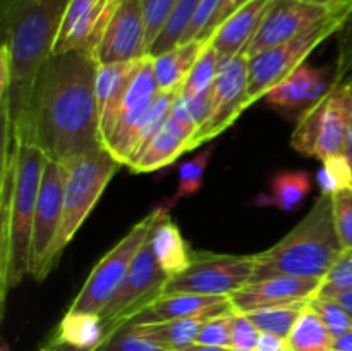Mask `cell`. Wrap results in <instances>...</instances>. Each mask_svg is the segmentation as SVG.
<instances>
[{"label": "cell", "mask_w": 352, "mask_h": 351, "mask_svg": "<svg viewBox=\"0 0 352 351\" xmlns=\"http://www.w3.org/2000/svg\"><path fill=\"white\" fill-rule=\"evenodd\" d=\"M98 62L85 50L52 54L34 83L21 140L38 145L48 160L64 162L103 147L96 102Z\"/></svg>", "instance_id": "6da1fadb"}, {"label": "cell", "mask_w": 352, "mask_h": 351, "mask_svg": "<svg viewBox=\"0 0 352 351\" xmlns=\"http://www.w3.org/2000/svg\"><path fill=\"white\" fill-rule=\"evenodd\" d=\"M71 0H0V109L19 131L41 65L54 52Z\"/></svg>", "instance_id": "7a4b0ae2"}, {"label": "cell", "mask_w": 352, "mask_h": 351, "mask_svg": "<svg viewBox=\"0 0 352 351\" xmlns=\"http://www.w3.org/2000/svg\"><path fill=\"white\" fill-rule=\"evenodd\" d=\"M48 157L38 145L19 138L14 178L0 181V299L31 270V237L38 191Z\"/></svg>", "instance_id": "3957f363"}, {"label": "cell", "mask_w": 352, "mask_h": 351, "mask_svg": "<svg viewBox=\"0 0 352 351\" xmlns=\"http://www.w3.org/2000/svg\"><path fill=\"white\" fill-rule=\"evenodd\" d=\"M342 251L333 220L332 195L320 193L298 226L274 246L254 255L250 284L278 275L325 279Z\"/></svg>", "instance_id": "277c9868"}, {"label": "cell", "mask_w": 352, "mask_h": 351, "mask_svg": "<svg viewBox=\"0 0 352 351\" xmlns=\"http://www.w3.org/2000/svg\"><path fill=\"white\" fill-rule=\"evenodd\" d=\"M120 162L107 150L98 147L91 151L64 162V212L54 246V267L62 251L72 241L79 227L85 224L96 202L112 181L113 174L120 169Z\"/></svg>", "instance_id": "5b68a950"}, {"label": "cell", "mask_w": 352, "mask_h": 351, "mask_svg": "<svg viewBox=\"0 0 352 351\" xmlns=\"http://www.w3.org/2000/svg\"><path fill=\"white\" fill-rule=\"evenodd\" d=\"M352 17V0L337 3L323 19L309 26L298 36L280 45L267 48L250 57V100L251 103L265 98L274 86L305 64L306 57L327 38L346 28Z\"/></svg>", "instance_id": "8992f818"}, {"label": "cell", "mask_w": 352, "mask_h": 351, "mask_svg": "<svg viewBox=\"0 0 352 351\" xmlns=\"http://www.w3.org/2000/svg\"><path fill=\"white\" fill-rule=\"evenodd\" d=\"M158 210L160 209H155L144 219L134 224L129 233L112 250L103 255L102 260L93 267L91 274L88 275L74 301L71 303L69 312L96 313V315L102 313L110 299L117 295L127 272H129L134 257L150 236L151 227L158 217Z\"/></svg>", "instance_id": "52a82bcc"}, {"label": "cell", "mask_w": 352, "mask_h": 351, "mask_svg": "<svg viewBox=\"0 0 352 351\" xmlns=\"http://www.w3.org/2000/svg\"><path fill=\"white\" fill-rule=\"evenodd\" d=\"M352 110L344 85L333 86L318 103L306 110L296 126L291 147L308 157L327 160L346 153V141Z\"/></svg>", "instance_id": "ba28073f"}, {"label": "cell", "mask_w": 352, "mask_h": 351, "mask_svg": "<svg viewBox=\"0 0 352 351\" xmlns=\"http://www.w3.org/2000/svg\"><path fill=\"white\" fill-rule=\"evenodd\" d=\"M254 272V255L210 253L195 251L192 262L184 272L167 281L164 295H189L203 296H230L237 289L250 284Z\"/></svg>", "instance_id": "9c48e42d"}, {"label": "cell", "mask_w": 352, "mask_h": 351, "mask_svg": "<svg viewBox=\"0 0 352 351\" xmlns=\"http://www.w3.org/2000/svg\"><path fill=\"white\" fill-rule=\"evenodd\" d=\"M167 281L168 275L160 268L157 257L151 250L150 240H146L134 257L129 272H127L117 295L100 313V319L105 326L107 337L113 330L129 323L138 313L143 312L155 299L164 296Z\"/></svg>", "instance_id": "30bf717a"}, {"label": "cell", "mask_w": 352, "mask_h": 351, "mask_svg": "<svg viewBox=\"0 0 352 351\" xmlns=\"http://www.w3.org/2000/svg\"><path fill=\"white\" fill-rule=\"evenodd\" d=\"M248 88H250V55L243 52L234 57L222 58L219 62V71L213 83V100H215L213 112L208 120L192 134L186 145V151L201 147L203 143L222 134L236 123L237 117L248 107L253 105Z\"/></svg>", "instance_id": "8fae6325"}, {"label": "cell", "mask_w": 352, "mask_h": 351, "mask_svg": "<svg viewBox=\"0 0 352 351\" xmlns=\"http://www.w3.org/2000/svg\"><path fill=\"white\" fill-rule=\"evenodd\" d=\"M64 212V169L62 164L47 160L40 191L31 237V270L36 281H43L54 268V246L57 241Z\"/></svg>", "instance_id": "7c38bea8"}, {"label": "cell", "mask_w": 352, "mask_h": 351, "mask_svg": "<svg viewBox=\"0 0 352 351\" xmlns=\"http://www.w3.org/2000/svg\"><path fill=\"white\" fill-rule=\"evenodd\" d=\"M158 93H160V88H158L157 76H155L153 58L151 55H144L129 88H127L116 129L105 145L107 150L122 165H127L129 158L133 157L138 131H140L144 116L153 105Z\"/></svg>", "instance_id": "4fadbf2b"}, {"label": "cell", "mask_w": 352, "mask_h": 351, "mask_svg": "<svg viewBox=\"0 0 352 351\" xmlns=\"http://www.w3.org/2000/svg\"><path fill=\"white\" fill-rule=\"evenodd\" d=\"M93 55L98 64L138 61L146 55L143 0H119L116 3Z\"/></svg>", "instance_id": "5bb4252c"}, {"label": "cell", "mask_w": 352, "mask_h": 351, "mask_svg": "<svg viewBox=\"0 0 352 351\" xmlns=\"http://www.w3.org/2000/svg\"><path fill=\"white\" fill-rule=\"evenodd\" d=\"M336 6L323 7L298 2V0H274L246 54L253 57L267 48L298 36L309 26L323 19Z\"/></svg>", "instance_id": "9a60e30c"}, {"label": "cell", "mask_w": 352, "mask_h": 351, "mask_svg": "<svg viewBox=\"0 0 352 351\" xmlns=\"http://www.w3.org/2000/svg\"><path fill=\"white\" fill-rule=\"evenodd\" d=\"M336 85H339L336 65L311 67L305 62L284 81L274 86L267 93L265 100L280 112L299 114L301 117Z\"/></svg>", "instance_id": "2e32d148"}, {"label": "cell", "mask_w": 352, "mask_h": 351, "mask_svg": "<svg viewBox=\"0 0 352 351\" xmlns=\"http://www.w3.org/2000/svg\"><path fill=\"white\" fill-rule=\"evenodd\" d=\"M119 0H71L52 54L85 50L93 54Z\"/></svg>", "instance_id": "e0dca14e"}, {"label": "cell", "mask_w": 352, "mask_h": 351, "mask_svg": "<svg viewBox=\"0 0 352 351\" xmlns=\"http://www.w3.org/2000/svg\"><path fill=\"white\" fill-rule=\"evenodd\" d=\"M323 279L278 275L251 282L229 296L232 306L239 313L256 312L270 306L289 305L296 301H309L318 296Z\"/></svg>", "instance_id": "ac0fdd59"}, {"label": "cell", "mask_w": 352, "mask_h": 351, "mask_svg": "<svg viewBox=\"0 0 352 351\" xmlns=\"http://www.w3.org/2000/svg\"><path fill=\"white\" fill-rule=\"evenodd\" d=\"M143 58V57H141ZM141 58L117 64H100L96 74V102L100 114V136L103 147L112 136L119 120L127 88L141 64Z\"/></svg>", "instance_id": "d6986e66"}, {"label": "cell", "mask_w": 352, "mask_h": 351, "mask_svg": "<svg viewBox=\"0 0 352 351\" xmlns=\"http://www.w3.org/2000/svg\"><path fill=\"white\" fill-rule=\"evenodd\" d=\"M272 2L274 0H250L217 28L210 43L217 50L220 61L248 50Z\"/></svg>", "instance_id": "ffe728a7"}, {"label": "cell", "mask_w": 352, "mask_h": 351, "mask_svg": "<svg viewBox=\"0 0 352 351\" xmlns=\"http://www.w3.org/2000/svg\"><path fill=\"white\" fill-rule=\"evenodd\" d=\"M234 312L232 301L219 303L213 308L199 313V315L186 317V319L168 320V322H157V323H129L138 334L150 339L157 346L164 348L167 351H181L184 348L191 346L198 339V334L201 327L213 317L223 315V313Z\"/></svg>", "instance_id": "44dd1931"}, {"label": "cell", "mask_w": 352, "mask_h": 351, "mask_svg": "<svg viewBox=\"0 0 352 351\" xmlns=\"http://www.w3.org/2000/svg\"><path fill=\"white\" fill-rule=\"evenodd\" d=\"M158 209H160L158 217L151 227L148 240H150L151 250L157 257L158 265L170 279L184 272L191 265L195 251L189 248V243L182 236L181 227L172 219L170 212H168L170 209H167L165 205L158 206Z\"/></svg>", "instance_id": "7402d4cb"}, {"label": "cell", "mask_w": 352, "mask_h": 351, "mask_svg": "<svg viewBox=\"0 0 352 351\" xmlns=\"http://www.w3.org/2000/svg\"><path fill=\"white\" fill-rule=\"evenodd\" d=\"M195 131L184 124L168 117L157 136L150 141L146 148L136 158L127 164L133 172H153L162 167L174 164L186 151V145L191 140Z\"/></svg>", "instance_id": "603a6c76"}, {"label": "cell", "mask_w": 352, "mask_h": 351, "mask_svg": "<svg viewBox=\"0 0 352 351\" xmlns=\"http://www.w3.org/2000/svg\"><path fill=\"white\" fill-rule=\"evenodd\" d=\"M226 299H229V296H203L189 295V292L164 295L155 299L143 312L138 313L129 323H157L175 319H186V317L199 315V313L213 308V306L226 301Z\"/></svg>", "instance_id": "cb8c5ba5"}, {"label": "cell", "mask_w": 352, "mask_h": 351, "mask_svg": "<svg viewBox=\"0 0 352 351\" xmlns=\"http://www.w3.org/2000/svg\"><path fill=\"white\" fill-rule=\"evenodd\" d=\"M206 43L208 41L191 40L186 41V43H179L177 47L170 48L164 54L151 57L158 88L162 93L175 92V89L182 88L186 78L189 76L192 65L196 64Z\"/></svg>", "instance_id": "d4e9b609"}, {"label": "cell", "mask_w": 352, "mask_h": 351, "mask_svg": "<svg viewBox=\"0 0 352 351\" xmlns=\"http://www.w3.org/2000/svg\"><path fill=\"white\" fill-rule=\"evenodd\" d=\"M311 176L306 171H280L272 178L270 188L256 198V205H268L284 212L299 209L311 191Z\"/></svg>", "instance_id": "484cf974"}, {"label": "cell", "mask_w": 352, "mask_h": 351, "mask_svg": "<svg viewBox=\"0 0 352 351\" xmlns=\"http://www.w3.org/2000/svg\"><path fill=\"white\" fill-rule=\"evenodd\" d=\"M54 336L64 343L81 348V350L98 351L100 346L105 343L107 330L102 319L96 313L69 312L67 310Z\"/></svg>", "instance_id": "4316f807"}, {"label": "cell", "mask_w": 352, "mask_h": 351, "mask_svg": "<svg viewBox=\"0 0 352 351\" xmlns=\"http://www.w3.org/2000/svg\"><path fill=\"white\" fill-rule=\"evenodd\" d=\"M285 341L291 351H332L333 348V336L309 303Z\"/></svg>", "instance_id": "83f0119b"}, {"label": "cell", "mask_w": 352, "mask_h": 351, "mask_svg": "<svg viewBox=\"0 0 352 351\" xmlns=\"http://www.w3.org/2000/svg\"><path fill=\"white\" fill-rule=\"evenodd\" d=\"M201 2L203 0H179L174 12L168 17L167 24H165L164 30L160 31L157 40L153 41L151 48L148 50V55L155 57V55H160L164 52L170 50V48L177 47L184 40Z\"/></svg>", "instance_id": "f1b7e54d"}, {"label": "cell", "mask_w": 352, "mask_h": 351, "mask_svg": "<svg viewBox=\"0 0 352 351\" xmlns=\"http://www.w3.org/2000/svg\"><path fill=\"white\" fill-rule=\"evenodd\" d=\"M308 303L309 301H296L289 303V305L270 306V308H261L256 310V312H250L246 315L256 326V329L260 332L275 334V336L287 339L292 327L296 326L299 315L308 306Z\"/></svg>", "instance_id": "f546056e"}, {"label": "cell", "mask_w": 352, "mask_h": 351, "mask_svg": "<svg viewBox=\"0 0 352 351\" xmlns=\"http://www.w3.org/2000/svg\"><path fill=\"white\" fill-rule=\"evenodd\" d=\"M213 155V148L206 147L203 148L199 153H196L191 160L184 162L179 169V182H177V189H175L174 196L168 200V203L165 206L170 209L172 205L179 202V200L189 198V196L196 195L201 188L203 182V176H205L206 167H208V162Z\"/></svg>", "instance_id": "4dcf8cb0"}, {"label": "cell", "mask_w": 352, "mask_h": 351, "mask_svg": "<svg viewBox=\"0 0 352 351\" xmlns=\"http://www.w3.org/2000/svg\"><path fill=\"white\" fill-rule=\"evenodd\" d=\"M219 54H217L213 45L208 41L206 47L203 48L201 55L198 57V61H196V64L192 65L189 76L186 78L184 85L181 88V95L192 96L212 88L213 83H215L217 71H219Z\"/></svg>", "instance_id": "1f68e13d"}, {"label": "cell", "mask_w": 352, "mask_h": 351, "mask_svg": "<svg viewBox=\"0 0 352 351\" xmlns=\"http://www.w3.org/2000/svg\"><path fill=\"white\" fill-rule=\"evenodd\" d=\"M309 306L318 313L333 337H339L352 330V315L337 299L315 296L309 299Z\"/></svg>", "instance_id": "d6a6232c"}, {"label": "cell", "mask_w": 352, "mask_h": 351, "mask_svg": "<svg viewBox=\"0 0 352 351\" xmlns=\"http://www.w3.org/2000/svg\"><path fill=\"white\" fill-rule=\"evenodd\" d=\"M318 186L322 195H333L339 189L352 186V165L346 153L323 160L318 172Z\"/></svg>", "instance_id": "836d02e7"}, {"label": "cell", "mask_w": 352, "mask_h": 351, "mask_svg": "<svg viewBox=\"0 0 352 351\" xmlns=\"http://www.w3.org/2000/svg\"><path fill=\"white\" fill-rule=\"evenodd\" d=\"M333 220L344 250H352V186L332 195Z\"/></svg>", "instance_id": "e575fe53"}, {"label": "cell", "mask_w": 352, "mask_h": 351, "mask_svg": "<svg viewBox=\"0 0 352 351\" xmlns=\"http://www.w3.org/2000/svg\"><path fill=\"white\" fill-rule=\"evenodd\" d=\"M100 351H167L157 346L150 339L138 334L129 323L122 326L120 329L113 330L105 343L100 346Z\"/></svg>", "instance_id": "d590c367"}, {"label": "cell", "mask_w": 352, "mask_h": 351, "mask_svg": "<svg viewBox=\"0 0 352 351\" xmlns=\"http://www.w3.org/2000/svg\"><path fill=\"white\" fill-rule=\"evenodd\" d=\"M179 0H143L144 21H146V55L153 41L164 30L168 17L174 12Z\"/></svg>", "instance_id": "8d00e7d4"}, {"label": "cell", "mask_w": 352, "mask_h": 351, "mask_svg": "<svg viewBox=\"0 0 352 351\" xmlns=\"http://www.w3.org/2000/svg\"><path fill=\"white\" fill-rule=\"evenodd\" d=\"M352 288V250H344L329 274L323 279L318 296H332Z\"/></svg>", "instance_id": "74e56055"}, {"label": "cell", "mask_w": 352, "mask_h": 351, "mask_svg": "<svg viewBox=\"0 0 352 351\" xmlns=\"http://www.w3.org/2000/svg\"><path fill=\"white\" fill-rule=\"evenodd\" d=\"M234 315H236V310L210 319L199 330L196 344L230 348V332H232Z\"/></svg>", "instance_id": "f35d334b"}, {"label": "cell", "mask_w": 352, "mask_h": 351, "mask_svg": "<svg viewBox=\"0 0 352 351\" xmlns=\"http://www.w3.org/2000/svg\"><path fill=\"white\" fill-rule=\"evenodd\" d=\"M260 330L248 319L246 313L236 312L230 332V348L234 351H256Z\"/></svg>", "instance_id": "ab89813d"}, {"label": "cell", "mask_w": 352, "mask_h": 351, "mask_svg": "<svg viewBox=\"0 0 352 351\" xmlns=\"http://www.w3.org/2000/svg\"><path fill=\"white\" fill-rule=\"evenodd\" d=\"M181 98L184 102L189 117L195 123L196 131H198V127H201L213 112V105H215V100H213V86L210 89L198 93V95H181Z\"/></svg>", "instance_id": "60d3db41"}, {"label": "cell", "mask_w": 352, "mask_h": 351, "mask_svg": "<svg viewBox=\"0 0 352 351\" xmlns=\"http://www.w3.org/2000/svg\"><path fill=\"white\" fill-rule=\"evenodd\" d=\"M336 69L339 83H346V79L352 76V17L340 34Z\"/></svg>", "instance_id": "b9f144b4"}, {"label": "cell", "mask_w": 352, "mask_h": 351, "mask_svg": "<svg viewBox=\"0 0 352 351\" xmlns=\"http://www.w3.org/2000/svg\"><path fill=\"white\" fill-rule=\"evenodd\" d=\"M248 2H250V0H223L222 6H220V9H219V12H217L215 19L212 21L210 28H208V30H206L205 38H203V40L210 41V38H212V34L215 33L217 28H219L220 24H222L223 21L227 19V17L232 16V14L236 12L237 9H239V7H243L244 3H248Z\"/></svg>", "instance_id": "7bdbcfd3"}, {"label": "cell", "mask_w": 352, "mask_h": 351, "mask_svg": "<svg viewBox=\"0 0 352 351\" xmlns=\"http://www.w3.org/2000/svg\"><path fill=\"white\" fill-rule=\"evenodd\" d=\"M287 350V341L284 337H278L275 334L261 332L258 339L256 351H285Z\"/></svg>", "instance_id": "ee69618b"}, {"label": "cell", "mask_w": 352, "mask_h": 351, "mask_svg": "<svg viewBox=\"0 0 352 351\" xmlns=\"http://www.w3.org/2000/svg\"><path fill=\"white\" fill-rule=\"evenodd\" d=\"M40 351H91V350H81V348H76L72 346V344L64 343V341H60L58 337L54 336L43 348H41Z\"/></svg>", "instance_id": "f6af8a7d"}, {"label": "cell", "mask_w": 352, "mask_h": 351, "mask_svg": "<svg viewBox=\"0 0 352 351\" xmlns=\"http://www.w3.org/2000/svg\"><path fill=\"white\" fill-rule=\"evenodd\" d=\"M332 351H352V330L339 337H333Z\"/></svg>", "instance_id": "bcb514c9"}, {"label": "cell", "mask_w": 352, "mask_h": 351, "mask_svg": "<svg viewBox=\"0 0 352 351\" xmlns=\"http://www.w3.org/2000/svg\"><path fill=\"white\" fill-rule=\"evenodd\" d=\"M325 298L337 299V301H339L340 305H342L344 308H346L347 312H349L351 315H352V288L351 289H346V291L336 292V295H332V296H325Z\"/></svg>", "instance_id": "7dc6e473"}, {"label": "cell", "mask_w": 352, "mask_h": 351, "mask_svg": "<svg viewBox=\"0 0 352 351\" xmlns=\"http://www.w3.org/2000/svg\"><path fill=\"white\" fill-rule=\"evenodd\" d=\"M181 351H234L232 348H220V346H205V344H191Z\"/></svg>", "instance_id": "c3c4849f"}, {"label": "cell", "mask_w": 352, "mask_h": 351, "mask_svg": "<svg viewBox=\"0 0 352 351\" xmlns=\"http://www.w3.org/2000/svg\"><path fill=\"white\" fill-rule=\"evenodd\" d=\"M298 2H306V3H313V6H323V7H332L336 3L342 2V0H298Z\"/></svg>", "instance_id": "681fc988"}, {"label": "cell", "mask_w": 352, "mask_h": 351, "mask_svg": "<svg viewBox=\"0 0 352 351\" xmlns=\"http://www.w3.org/2000/svg\"><path fill=\"white\" fill-rule=\"evenodd\" d=\"M346 157L349 158L352 165V120L349 124V131H347V141H346Z\"/></svg>", "instance_id": "f907efd6"}, {"label": "cell", "mask_w": 352, "mask_h": 351, "mask_svg": "<svg viewBox=\"0 0 352 351\" xmlns=\"http://www.w3.org/2000/svg\"><path fill=\"white\" fill-rule=\"evenodd\" d=\"M342 85H344V92H346V96H347V100H349V105H351V110H352V79H351V81L342 83Z\"/></svg>", "instance_id": "816d5d0a"}, {"label": "cell", "mask_w": 352, "mask_h": 351, "mask_svg": "<svg viewBox=\"0 0 352 351\" xmlns=\"http://www.w3.org/2000/svg\"><path fill=\"white\" fill-rule=\"evenodd\" d=\"M0 351H10L9 344H7V343H6V341H3V343H2V348H0Z\"/></svg>", "instance_id": "f5cc1de1"}, {"label": "cell", "mask_w": 352, "mask_h": 351, "mask_svg": "<svg viewBox=\"0 0 352 351\" xmlns=\"http://www.w3.org/2000/svg\"><path fill=\"white\" fill-rule=\"evenodd\" d=\"M285 351H291V350H289V348H287V350H285Z\"/></svg>", "instance_id": "db71d44e"}, {"label": "cell", "mask_w": 352, "mask_h": 351, "mask_svg": "<svg viewBox=\"0 0 352 351\" xmlns=\"http://www.w3.org/2000/svg\"><path fill=\"white\" fill-rule=\"evenodd\" d=\"M98 351H100V350H98Z\"/></svg>", "instance_id": "11a10c76"}]
</instances>
